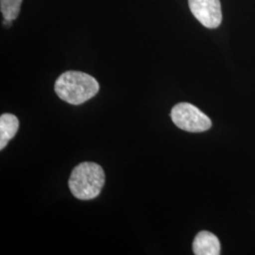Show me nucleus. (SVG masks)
Listing matches in <instances>:
<instances>
[{
    "label": "nucleus",
    "instance_id": "obj_1",
    "mask_svg": "<svg viewBox=\"0 0 255 255\" xmlns=\"http://www.w3.org/2000/svg\"><path fill=\"white\" fill-rule=\"evenodd\" d=\"M100 91L98 81L81 71H66L55 82V92L63 101L80 105L94 98Z\"/></svg>",
    "mask_w": 255,
    "mask_h": 255
},
{
    "label": "nucleus",
    "instance_id": "obj_3",
    "mask_svg": "<svg viewBox=\"0 0 255 255\" xmlns=\"http://www.w3.org/2000/svg\"><path fill=\"white\" fill-rule=\"evenodd\" d=\"M171 119L181 129L189 132H201L212 126L211 119L196 106L187 102L175 105L171 110Z\"/></svg>",
    "mask_w": 255,
    "mask_h": 255
},
{
    "label": "nucleus",
    "instance_id": "obj_2",
    "mask_svg": "<svg viewBox=\"0 0 255 255\" xmlns=\"http://www.w3.org/2000/svg\"><path fill=\"white\" fill-rule=\"evenodd\" d=\"M104 182L105 173L101 165L93 162H84L72 170L68 185L75 198L89 201L101 194Z\"/></svg>",
    "mask_w": 255,
    "mask_h": 255
},
{
    "label": "nucleus",
    "instance_id": "obj_5",
    "mask_svg": "<svg viewBox=\"0 0 255 255\" xmlns=\"http://www.w3.org/2000/svg\"><path fill=\"white\" fill-rule=\"evenodd\" d=\"M193 253L196 255H219L220 243L214 234L201 231L193 241Z\"/></svg>",
    "mask_w": 255,
    "mask_h": 255
},
{
    "label": "nucleus",
    "instance_id": "obj_4",
    "mask_svg": "<svg viewBox=\"0 0 255 255\" xmlns=\"http://www.w3.org/2000/svg\"><path fill=\"white\" fill-rule=\"evenodd\" d=\"M193 15L204 27L216 28L222 21L221 4L219 0H188Z\"/></svg>",
    "mask_w": 255,
    "mask_h": 255
},
{
    "label": "nucleus",
    "instance_id": "obj_7",
    "mask_svg": "<svg viewBox=\"0 0 255 255\" xmlns=\"http://www.w3.org/2000/svg\"><path fill=\"white\" fill-rule=\"evenodd\" d=\"M23 0H0V9L3 17L14 20L18 17Z\"/></svg>",
    "mask_w": 255,
    "mask_h": 255
},
{
    "label": "nucleus",
    "instance_id": "obj_8",
    "mask_svg": "<svg viewBox=\"0 0 255 255\" xmlns=\"http://www.w3.org/2000/svg\"><path fill=\"white\" fill-rule=\"evenodd\" d=\"M11 22H12V20L4 18V20H3V26L7 27H10L11 26Z\"/></svg>",
    "mask_w": 255,
    "mask_h": 255
},
{
    "label": "nucleus",
    "instance_id": "obj_6",
    "mask_svg": "<svg viewBox=\"0 0 255 255\" xmlns=\"http://www.w3.org/2000/svg\"><path fill=\"white\" fill-rule=\"evenodd\" d=\"M19 128V120L11 114L0 117V149L2 150L9 141L15 136Z\"/></svg>",
    "mask_w": 255,
    "mask_h": 255
}]
</instances>
